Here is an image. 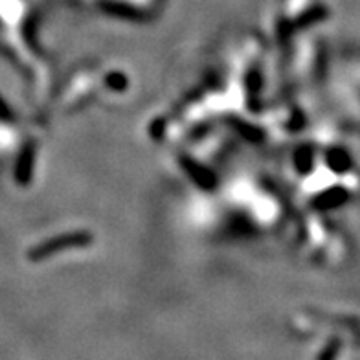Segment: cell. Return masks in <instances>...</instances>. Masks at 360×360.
<instances>
[{"label": "cell", "mask_w": 360, "mask_h": 360, "mask_svg": "<svg viewBox=\"0 0 360 360\" xmlns=\"http://www.w3.org/2000/svg\"><path fill=\"white\" fill-rule=\"evenodd\" d=\"M338 349H340V342H338L337 338H333V340L323 347V351L320 353L318 360H337Z\"/></svg>", "instance_id": "1"}]
</instances>
